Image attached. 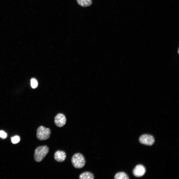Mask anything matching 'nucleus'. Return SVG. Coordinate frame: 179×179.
<instances>
[{
    "label": "nucleus",
    "mask_w": 179,
    "mask_h": 179,
    "mask_svg": "<svg viewBox=\"0 0 179 179\" xmlns=\"http://www.w3.org/2000/svg\"><path fill=\"white\" fill-rule=\"evenodd\" d=\"M51 134V131L49 128L41 126L37 130L36 135L37 138L39 140H44L50 137Z\"/></svg>",
    "instance_id": "obj_3"
},
{
    "label": "nucleus",
    "mask_w": 179,
    "mask_h": 179,
    "mask_svg": "<svg viewBox=\"0 0 179 179\" xmlns=\"http://www.w3.org/2000/svg\"><path fill=\"white\" fill-rule=\"evenodd\" d=\"M12 143L14 144L18 143L20 140L19 137L17 135L15 136L12 137L11 138Z\"/></svg>",
    "instance_id": "obj_11"
},
{
    "label": "nucleus",
    "mask_w": 179,
    "mask_h": 179,
    "mask_svg": "<svg viewBox=\"0 0 179 179\" xmlns=\"http://www.w3.org/2000/svg\"><path fill=\"white\" fill-rule=\"evenodd\" d=\"M38 83L37 81L35 79L33 78L31 80V85L33 88H35L38 86Z\"/></svg>",
    "instance_id": "obj_12"
},
{
    "label": "nucleus",
    "mask_w": 179,
    "mask_h": 179,
    "mask_svg": "<svg viewBox=\"0 0 179 179\" xmlns=\"http://www.w3.org/2000/svg\"><path fill=\"white\" fill-rule=\"evenodd\" d=\"M7 136L6 133L3 131H0V137L2 139L5 138Z\"/></svg>",
    "instance_id": "obj_13"
},
{
    "label": "nucleus",
    "mask_w": 179,
    "mask_h": 179,
    "mask_svg": "<svg viewBox=\"0 0 179 179\" xmlns=\"http://www.w3.org/2000/svg\"><path fill=\"white\" fill-rule=\"evenodd\" d=\"M66 120L65 115L63 114L59 113L55 117L54 122L56 126L59 127H61L65 124Z\"/></svg>",
    "instance_id": "obj_5"
},
{
    "label": "nucleus",
    "mask_w": 179,
    "mask_h": 179,
    "mask_svg": "<svg viewBox=\"0 0 179 179\" xmlns=\"http://www.w3.org/2000/svg\"><path fill=\"white\" fill-rule=\"evenodd\" d=\"M80 6L87 7L90 5L92 4V0H76Z\"/></svg>",
    "instance_id": "obj_9"
},
{
    "label": "nucleus",
    "mask_w": 179,
    "mask_h": 179,
    "mask_svg": "<svg viewBox=\"0 0 179 179\" xmlns=\"http://www.w3.org/2000/svg\"><path fill=\"white\" fill-rule=\"evenodd\" d=\"M94 177L91 173L88 171L84 172L80 175V179H94Z\"/></svg>",
    "instance_id": "obj_8"
},
{
    "label": "nucleus",
    "mask_w": 179,
    "mask_h": 179,
    "mask_svg": "<svg viewBox=\"0 0 179 179\" xmlns=\"http://www.w3.org/2000/svg\"><path fill=\"white\" fill-rule=\"evenodd\" d=\"M139 141L142 144L151 146L154 143L155 139L153 136L152 135L145 134L140 136L139 138Z\"/></svg>",
    "instance_id": "obj_4"
},
{
    "label": "nucleus",
    "mask_w": 179,
    "mask_h": 179,
    "mask_svg": "<svg viewBox=\"0 0 179 179\" xmlns=\"http://www.w3.org/2000/svg\"><path fill=\"white\" fill-rule=\"evenodd\" d=\"M146 172L145 168L143 165H137L133 171L134 175L137 177H140L143 176Z\"/></svg>",
    "instance_id": "obj_6"
},
{
    "label": "nucleus",
    "mask_w": 179,
    "mask_h": 179,
    "mask_svg": "<svg viewBox=\"0 0 179 179\" xmlns=\"http://www.w3.org/2000/svg\"><path fill=\"white\" fill-rule=\"evenodd\" d=\"M115 179H129L127 174L124 172H119L117 173L114 176Z\"/></svg>",
    "instance_id": "obj_10"
},
{
    "label": "nucleus",
    "mask_w": 179,
    "mask_h": 179,
    "mask_svg": "<svg viewBox=\"0 0 179 179\" xmlns=\"http://www.w3.org/2000/svg\"><path fill=\"white\" fill-rule=\"evenodd\" d=\"M49 150L48 147L46 145L37 147L34 152L35 161L38 162L42 161L48 153Z\"/></svg>",
    "instance_id": "obj_1"
},
{
    "label": "nucleus",
    "mask_w": 179,
    "mask_h": 179,
    "mask_svg": "<svg viewBox=\"0 0 179 179\" xmlns=\"http://www.w3.org/2000/svg\"><path fill=\"white\" fill-rule=\"evenodd\" d=\"M71 162L73 166L77 169L83 167L86 163L84 157L80 153H75L73 155L71 158Z\"/></svg>",
    "instance_id": "obj_2"
},
{
    "label": "nucleus",
    "mask_w": 179,
    "mask_h": 179,
    "mask_svg": "<svg viewBox=\"0 0 179 179\" xmlns=\"http://www.w3.org/2000/svg\"><path fill=\"white\" fill-rule=\"evenodd\" d=\"M66 154L64 151L58 150L56 151L54 154V158L56 161L58 162H62L65 160Z\"/></svg>",
    "instance_id": "obj_7"
}]
</instances>
